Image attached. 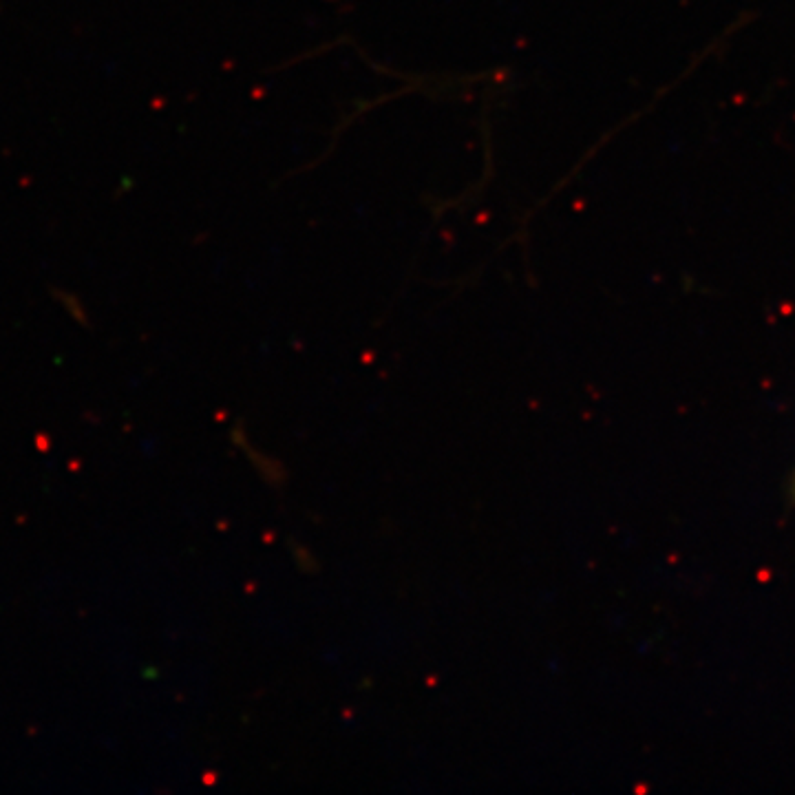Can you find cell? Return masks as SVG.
I'll list each match as a JSON object with an SVG mask.
<instances>
[{
  "mask_svg": "<svg viewBox=\"0 0 795 795\" xmlns=\"http://www.w3.org/2000/svg\"><path fill=\"white\" fill-rule=\"evenodd\" d=\"M789 499H791V504H795V469H793V473H791V479H789Z\"/></svg>",
  "mask_w": 795,
  "mask_h": 795,
  "instance_id": "obj_1",
  "label": "cell"
}]
</instances>
